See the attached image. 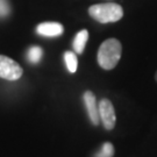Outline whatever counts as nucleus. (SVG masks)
<instances>
[{
    "mask_svg": "<svg viewBox=\"0 0 157 157\" xmlns=\"http://www.w3.org/2000/svg\"><path fill=\"white\" fill-rule=\"evenodd\" d=\"M89 40V32L86 29H83L77 33V35L75 36V40H73V50L76 54L78 55H82L84 52V49L86 47V42Z\"/></svg>",
    "mask_w": 157,
    "mask_h": 157,
    "instance_id": "0eeeda50",
    "label": "nucleus"
},
{
    "mask_svg": "<svg viewBox=\"0 0 157 157\" xmlns=\"http://www.w3.org/2000/svg\"><path fill=\"white\" fill-rule=\"evenodd\" d=\"M89 14L100 23H112L119 21L124 17V10L119 4L106 2L97 4L89 8Z\"/></svg>",
    "mask_w": 157,
    "mask_h": 157,
    "instance_id": "f03ea898",
    "label": "nucleus"
},
{
    "mask_svg": "<svg viewBox=\"0 0 157 157\" xmlns=\"http://www.w3.org/2000/svg\"><path fill=\"white\" fill-rule=\"evenodd\" d=\"M63 30L64 28H63L62 23L58 22H42L36 27V33L45 37L59 36L63 34Z\"/></svg>",
    "mask_w": 157,
    "mask_h": 157,
    "instance_id": "423d86ee",
    "label": "nucleus"
},
{
    "mask_svg": "<svg viewBox=\"0 0 157 157\" xmlns=\"http://www.w3.org/2000/svg\"><path fill=\"white\" fill-rule=\"evenodd\" d=\"M114 155V147L109 142H105L101 146L100 150L95 154V157H113Z\"/></svg>",
    "mask_w": 157,
    "mask_h": 157,
    "instance_id": "9d476101",
    "label": "nucleus"
},
{
    "mask_svg": "<svg viewBox=\"0 0 157 157\" xmlns=\"http://www.w3.org/2000/svg\"><path fill=\"white\" fill-rule=\"evenodd\" d=\"M122 45L117 39H107L99 47L97 61L104 70H112L118 65L121 58Z\"/></svg>",
    "mask_w": 157,
    "mask_h": 157,
    "instance_id": "f257e3e1",
    "label": "nucleus"
},
{
    "mask_svg": "<svg viewBox=\"0 0 157 157\" xmlns=\"http://www.w3.org/2000/svg\"><path fill=\"white\" fill-rule=\"evenodd\" d=\"M83 100H84L85 107H86V111H87V115H89L92 124L98 126L100 122V118H99V109H98V104H97L94 93L92 91L84 92Z\"/></svg>",
    "mask_w": 157,
    "mask_h": 157,
    "instance_id": "39448f33",
    "label": "nucleus"
},
{
    "mask_svg": "<svg viewBox=\"0 0 157 157\" xmlns=\"http://www.w3.org/2000/svg\"><path fill=\"white\" fill-rule=\"evenodd\" d=\"M98 109H99V118L105 129L112 130L117 122V115L112 101L108 99H101L98 105Z\"/></svg>",
    "mask_w": 157,
    "mask_h": 157,
    "instance_id": "20e7f679",
    "label": "nucleus"
},
{
    "mask_svg": "<svg viewBox=\"0 0 157 157\" xmlns=\"http://www.w3.org/2000/svg\"><path fill=\"white\" fill-rule=\"evenodd\" d=\"M155 80L157 82V71H156V73H155Z\"/></svg>",
    "mask_w": 157,
    "mask_h": 157,
    "instance_id": "f8f14e48",
    "label": "nucleus"
},
{
    "mask_svg": "<svg viewBox=\"0 0 157 157\" xmlns=\"http://www.w3.org/2000/svg\"><path fill=\"white\" fill-rule=\"evenodd\" d=\"M11 13L8 0H0V17H5Z\"/></svg>",
    "mask_w": 157,
    "mask_h": 157,
    "instance_id": "9b49d317",
    "label": "nucleus"
},
{
    "mask_svg": "<svg viewBox=\"0 0 157 157\" xmlns=\"http://www.w3.org/2000/svg\"><path fill=\"white\" fill-rule=\"evenodd\" d=\"M42 56H43V50L39 45H33L27 51V59L33 64H37L41 61Z\"/></svg>",
    "mask_w": 157,
    "mask_h": 157,
    "instance_id": "1a4fd4ad",
    "label": "nucleus"
},
{
    "mask_svg": "<svg viewBox=\"0 0 157 157\" xmlns=\"http://www.w3.org/2000/svg\"><path fill=\"white\" fill-rule=\"evenodd\" d=\"M64 61L67 65V70L70 73H75L77 71L78 67V61H77V55L72 51H65L64 52Z\"/></svg>",
    "mask_w": 157,
    "mask_h": 157,
    "instance_id": "6e6552de",
    "label": "nucleus"
},
{
    "mask_svg": "<svg viewBox=\"0 0 157 157\" xmlns=\"http://www.w3.org/2000/svg\"><path fill=\"white\" fill-rule=\"evenodd\" d=\"M23 73L20 64L5 55H0V78L14 82L21 78Z\"/></svg>",
    "mask_w": 157,
    "mask_h": 157,
    "instance_id": "7ed1b4c3",
    "label": "nucleus"
}]
</instances>
